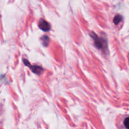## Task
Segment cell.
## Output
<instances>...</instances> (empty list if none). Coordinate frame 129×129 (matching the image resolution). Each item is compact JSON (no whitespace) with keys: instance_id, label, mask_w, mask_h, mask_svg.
I'll return each mask as SVG.
<instances>
[{"instance_id":"1","label":"cell","mask_w":129,"mask_h":129,"mask_svg":"<svg viewBox=\"0 0 129 129\" xmlns=\"http://www.w3.org/2000/svg\"><path fill=\"white\" fill-rule=\"evenodd\" d=\"M91 37L93 39L94 41L95 45L97 48H98L99 49H105V41L102 39L101 38L99 37L97 35H96L95 34H91Z\"/></svg>"},{"instance_id":"3","label":"cell","mask_w":129,"mask_h":129,"mask_svg":"<svg viewBox=\"0 0 129 129\" xmlns=\"http://www.w3.org/2000/svg\"><path fill=\"white\" fill-rule=\"evenodd\" d=\"M39 26L40 27V28L44 31H48L50 30L51 28L50 25L46 21H45L44 20H40L39 24Z\"/></svg>"},{"instance_id":"2","label":"cell","mask_w":129,"mask_h":129,"mask_svg":"<svg viewBox=\"0 0 129 129\" xmlns=\"http://www.w3.org/2000/svg\"><path fill=\"white\" fill-rule=\"evenodd\" d=\"M24 64H25L26 66H27L30 67V69H31L34 73H35V74H40V73L43 71L42 68H41L39 66H31L30 64V63H29V62H28L26 59H24Z\"/></svg>"},{"instance_id":"6","label":"cell","mask_w":129,"mask_h":129,"mask_svg":"<svg viewBox=\"0 0 129 129\" xmlns=\"http://www.w3.org/2000/svg\"><path fill=\"white\" fill-rule=\"evenodd\" d=\"M123 125L125 128L129 129V117L125 118L123 120Z\"/></svg>"},{"instance_id":"5","label":"cell","mask_w":129,"mask_h":129,"mask_svg":"<svg viewBox=\"0 0 129 129\" xmlns=\"http://www.w3.org/2000/svg\"><path fill=\"white\" fill-rule=\"evenodd\" d=\"M42 43H43V44H44V45L47 46L48 44V43H49V42L48 37L46 36V35L45 36H43L42 37Z\"/></svg>"},{"instance_id":"4","label":"cell","mask_w":129,"mask_h":129,"mask_svg":"<svg viewBox=\"0 0 129 129\" xmlns=\"http://www.w3.org/2000/svg\"><path fill=\"white\" fill-rule=\"evenodd\" d=\"M122 19H123V17L121 15H116V16H115V17L114 18L113 23L115 24V25H118L119 23H120L121 21H122Z\"/></svg>"}]
</instances>
